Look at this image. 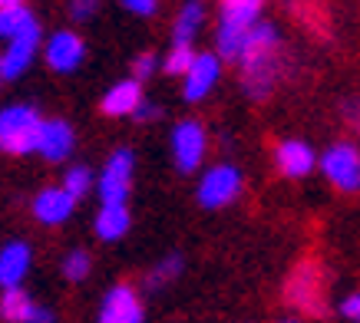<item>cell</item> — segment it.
<instances>
[{"label":"cell","instance_id":"cell-1","mask_svg":"<svg viewBox=\"0 0 360 323\" xmlns=\"http://www.w3.org/2000/svg\"><path fill=\"white\" fill-rule=\"evenodd\" d=\"M241 86L251 99H264L271 93L281 70V33L271 20H258L241 44Z\"/></svg>","mask_w":360,"mask_h":323},{"label":"cell","instance_id":"cell-2","mask_svg":"<svg viewBox=\"0 0 360 323\" xmlns=\"http://www.w3.org/2000/svg\"><path fill=\"white\" fill-rule=\"evenodd\" d=\"M258 0H225L219 11V30H215V56L221 63H238L241 44L255 23L262 20Z\"/></svg>","mask_w":360,"mask_h":323},{"label":"cell","instance_id":"cell-3","mask_svg":"<svg viewBox=\"0 0 360 323\" xmlns=\"http://www.w3.org/2000/svg\"><path fill=\"white\" fill-rule=\"evenodd\" d=\"M44 116L30 103H13L0 109V152L7 155H30L37 152Z\"/></svg>","mask_w":360,"mask_h":323},{"label":"cell","instance_id":"cell-4","mask_svg":"<svg viewBox=\"0 0 360 323\" xmlns=\"http://www.w3.org/2000/svg\"><path fill=\"white\" fill-rule=\"evenodd\" d=\"M40 44H44V27H40L37 17H30L7 40L4 53H0V79H20L37 60V53H40Z\"/></svg>","mask_w":360,"mask_h":323},{"label":"cell","instance_id":"cell-5","mask_svg":"<svg viewBox=\"0 0 360 323\" xmlns=\"http://www.w3.org/2000/svg\"><path fill=\"white\" fill-rule=\"evenodd\" d=\"M241 185H245V178H241L238 165H231V162H219V165H212V169L202 172L198 188H195V198H198V205L202 208L215 211V208H225V205H231V202L238 198Z\"/></svg>","mask_w":360,"mask_h":323},{"label":"cell","instance_id":"cell-6","mask_svg":"<svg viewBox=\"0 0 360 323\" xmlns=\"http://www.w3.org/2000/svg\"><path fill=\"white\" fill-rule=\"evenodd\" d=\"M321 172L338 192H360V149L354 142H330L321 152Z\"/></svg>","mask_w":360,"mask_h":323},{"label":"cell","instance_id":"cell-7","mask_svg":"<svg viewBox=\"0 0 360 323\" xmlns=\"http://www.w3.org/2000/svg\"><path fill=\"white\" fill-rule=\"evenodd\" d=\"M132 175H136V152L132 149H116L106 159L103 172L96 178V192L103 205H126V198L132 192Z\"/></svg>","mask_w":360,"mask_h":323},{"label":"cell","instance_id":"cell-8","mask_svg":"<svg viewBox=\"0 0 360 323\" xmlns=\"http://www.w3.org/2000/svg\"><path fill=\"white\" fill-rule=\"evenodd\" d=\"M169 145H172L175 169L182 175H188V172H195V169H202V162H205L208 132L195 119H182V122H175L172 136H169Z\"/></svg>","mask_w":360,"mask_h":323},{"label":"cell","instance_id":"cell-9","mask_svg":"<svg viewBox=\"0 0 360 323\" xmlns=\"http://www.w3.org/2000/svg\"><path fill=\"white\" fill-rule=\"evenodd\" d=\"M99 323H146V307L132 284H112L99 301Z\"/></svg>","mask_w":360,"mask_h":323},{"label":"cell","instance_id":"cell-10","mask_svg":"<svg viewBox=\"0 0 360 323\" xmlns=\"http://www.w3.org/2000/svg\"><path fill=\"white\" fill-rule=\"evenodd\" d=\"M288 303L304 313H324V274L317 264H301L288 280Z\"/></svg>","mask_w":360,"mask_h":323},{"label":"cell","instance_id":"cell-11","mask_svg":"<svg viewBox=\"0 0 360 323\" xmlns=\"http://www.w3.org/2000/svg\"><path fill=\"white\" fill-rule=\"evenodd\" d=\"M44 60L53 73H77L86 60V44L77 30H56L46 37Z\"/></svg>","mask_w":360,"mask_h":323},{"label":"cell","instance_id":"cell-12","mask_svg":"<svg viewBox=\"0 0 360 323\" xmlns=\"http://www.w3.org/2000/svg\"><path fill=\"white\" fill-rule=\"evenodd\" d=\"M219 79H221V60L219 56L212 53V50L195 53L192 66H188L186 76H182V99H186V103H202L212 89L219 86Z\"/></svg>","mask_w":360,"mask_h":323},{"label":"cell","instance_id":"cell-13","mask_svg":"<svg viewBox=\"0 0 360 323\" xmlns=\"http://www.w3.org/2000/svg\"><path fill=\"white\" fill-rule=\"evenodd\" d=\"M274 165H278V172L284 178H304V175L314 172L317 152L304 139H284L274 149Z\"/></svg>","mask_w":360,"mask_h":323},{"label":"cell","instance_id":"cell-14","mask_svg":"<svg viewBox=\"0 0 360 323\" xmlns=\"http://www.w3.org/2000/svg\"><path fill=\"white\" fill-rule=\"evenodd\" d=\"M73 145H77V132H73V126L66 119H44L40 139H37V152L46 162H66Z\"/></svg>","mask_w":360,"mask_h":323},{"label":"cell","instance_id":"cell-15","mask_svg":"<svg viewBox=\"0 0 360 323\" xmlns=\"http://www.w3.org/2000/svg\"><path fill=\"white\" fill-rule=\"evenodd\" d=\"M73 208H77V202H73L60 185H46V188H40L37 198H33V215H37V221H40V225H50V228L70 221Z\"/></svg>","mask_w":360,"mask_h":323},{"label":"cell","instance_id":"cell-16","mask_svg":"<svg viewBox=\"0 0 360 323\" xmlns=\"http://www.w3.org/2000/svg\"><path fill=\"white\" fill-rule=\"evenodd\" d=\"M30 264H33V251L27 241H7L0 248V287L4 291H13L20 287L23 277L30 274Z\"/></svg>","mask_w":360,"mask_h":323},{"label":"cell","instance_id":"cell-17","mask_svg":"<svg viewBox=\"0 0 360 323\" xmlns=\"http://www.w3.org/2000/svg\"><path fill=\"white\" fill-rule=\"evenodd\" d=\"M142 99H146V93H142V86L129 76V79H120V83H112V86L106 89V96L99 99V109L112 119L132 116V112L142 106Z\"/></svg>","mask_w":360,"mask_h":323},{"label":"cell","instance_id":"cell-18","mask_svg":"<svg viewBox=\"0 0 360 323\" xmlns=\"http://www.w3.org/2000/svg\"><path fill=\"white\" fill-rule=\"evenodd\" d=\"M129 228H132L129 205H99L96 221H93V231H96L99 241H120V237L129 235Z\"/></svg>","mask_w":360,"mask_h":323},{"label":"cell","instance_id":"cell-19","mask_svg":"<svg viewBox=\"0 0 360 323\" xmlns=\"http://www.w3.org/2000/svg\"><path fill=\"white\" fill-rule=\"evenodd\" d=\"M205 27V7L202 4H182V11L175 13L172 20V44L179 46H192V40L198 37V30Z\"/></svg>","mask_w":360,"mask_h":323},{"label":"cell","instance_id":"cell-20","mask_svg":"<svg viewBox=\"0 0 360 323\" xmlns=\"http://www.w3.org/2000/svg\"><path fill=\"white\" fill-rule=\"evenodd\" d=\"M33 297L23 287H13V291H4L0 297V320L7 323H27V317L33 313Z\"/></svg>","mask_w":360,"mask_h":323},{"label":"cell","instance_id":"cell-21","mask_svg":"<svg viewBox=\"0 0 360 323\" xmlns=\"http://www.w3.org/2000/svg\"><path fill=\"white\" fill-rule=\"evenodd\" d=\"M30 17L33 13H30L27 4H20V0H4V4H0V40L7 44V40H11L13 33L20 30Z\"/></svg>","mask_w":360,"mask_h":323},{"label":"cell","instance_id":"cell-22","mask_svg":"<svg viewBox=\"0 0 360 323\" xmlns=\"http://www.w3.org/2000/svg\"><path fill=\"white\" fill-rule=\"evenodd\" d=\"M60 188H63L73 202H79V198H86L93 188H96V178H93V169L89 165H73V169H66L63 172V182H60Z\"/></svg>","mask_w":360,"mask_h":323},{"label":"cell","instance_id":"cell-23","mask_svg":"<svg viewBox=\"0 0 360 323\" xmlns=\"http://www.w3.org/2000/svg\"><path fill=\"white\" fill-rule=\"evenodd\" d=\"M182 268H186L182 254H165V258L153 268V274L146 277V287H149V291H159V287H165V284H172V280L182 274Z\"/></svg>","mask_w":360,"mask_h":323},{"label":"cell","instance_id":"cell-24","mask_svg":"<svg viewBox=\"0 0 360 323\" xmlns=\"http://www.w3.org/2000/svg\"><path fill=\"white\" fill-rule=\"evenodd\" d=\"M192 60H195V50H192V46L172 44L169 46V53L162 56V70L169 76H186V70L192 66Z\"/></svg>","mask_w":360,"mask_h":323},{"label":"cell","instance_id":"cell-25","mask_svg":"<svg viewBox=\"0 0 360 323\" xmlns=\"http://www.w3.org/2000/svg\"><path fill=\"white\" fill-rule=\"evenodd\" d=\"M89 270H93V258H89L83 248H77V251H70L63 258V277L66 280H86L89 277Z\"/></svg>","mask_w":360,"mask_h":323},{"label":"cell","instance_id":"cell-26","mask_svg":"<svg viewBox=\"0 0 360 323\" xmlns=\"http://www.w3.org/2000/svg\"><path fill=\"white\" fill-rule=\"evenodd\" d=\"M155 66H159V56H155V53H149V50H146V53H139L136 60H132V79L142 86V83L155 73Z\"/></svg>","mask_w":360,"mask_h":323},{"label":"cell","instance_id":"cell-27","mask_svg":"<svg viewBox=\"0 0 360 323\" xmlns=\"http://www.w3.org/2000/svg\"><path fill=\"white\" fill-rule=\"evenodd\" d=\"M340 317L350 323H360V291L357 294H347L344 301H340Z\"/></svg>","mask_w":360,"mask_h":323},{"label":"cell","instance_id":"cell-28","mask_svg":"<svg viewBox=\"0 0 360 323\" xmlns=\"http://www.w3.org/2000/svg\"><path fill=\"white\" fill-rule=\"evenodd\" d=\"M122 11L136 13V17H153V13H155V0H122Z\"/></svg>","mask_w":360,"mask_h":323},{"label":"cell","instance_id":"cell-29","mask_svg":"<svg viewBox=\"0 0 360 323\" xmlns=\"http://www.w3.org/2000/svg\"><path fill=\"white\" fill-rule=\"evenodd\" d=\"M93 13H96V4H93V0H77V4H70V17H73L77 23L89 20Z\"/></svg>","mask_w":360,"mask_h":323},{"label":"cell","instance_id":"cell-30","mask_svg":"<svg viewBox=\"0 0 360 323\" xmlns=\"http://www.w3.org/2000/svg\"><path fill=\"white\" fill-rule=\"evenodd\" d=\"M27 323H56V313L50 310V307H40V303H37L33 313L27 317Z\"/></svg>","mask_w":360,"mask_h":323},{"label":"cell","instance_id":"cell-31","mask_svg":"<svg viewBox=\"0 0 360 323\" xmlns=\"http://www.w3.org/2000/svg\"><path fill=\"white\" fill-rule=\"evenodd\" d=\"M155 116H159V109H155L149 99H142V106L132 112V119H139V122H149V119H155Z\"/></svg>","mask_w":360,"mask_h":323},{"label":"cell","instance_id":"cell-32","mask_svg":"<svg viewBox=\"0 0 360 323\" xmlns=\"http://www.w3.org/2000/svg\"><path fill=\"white\" fill-rule=\"evenodd\" d=\"M278 323H301L297 317H284V320H278Z\"/></svg>","mask_w":360,"mask_h":323}]
</instances>
